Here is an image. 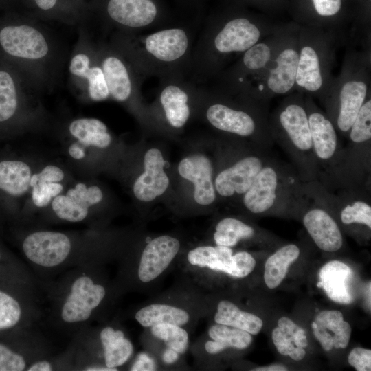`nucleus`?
<instances>
[{
	"instance_id": "32",
	"label": "nucleus",
	"mask_w": 371,
	"mask_h": 371,
	"mask_svg": "<svg viewBox=\"0 0 371 371\" xmlns=\"http://www.w3.org/2000/svg\"><path fill=\"white\" fill-rule=\"evenodd\" d=\"M208 334L212 341H207L205 348L210 354L221 352L227 348L245 349L252 341L251 335L248 332L220 324L212 326Z\"/></svg>"
},
{
	"instance_id": "36",
	"label": "nucleus",
	"mask_w": 371,
	"mask_h": 371,
	"mask_svg": "<svg viewBox=\"0 0 371 371\" xmlns=\"http://www.w3.org/2000/svg\"><path fill=\"white\" fill-rule=\"evenodd\" d=\"M346 0H295L297 10L304 19L315 23L333 21L341 17ZM315 23L313 24L315 25Z\"/></svg>"
},
{
	"instance_id": "4",
	"label": "nucleus",
	"mask_w": 371,
	"mask_h": 371,
	"mask_svg": "<svg viewBox=\"0 0 371 371\" xmlns=\"http://www.w3.org/2000/svg\"><path fill=\"white\" fill-rule=\"evenodd\" d=\"M238 5L216 16L207 27L191 58L196 76H214L232 55L243 54L265 36L260 19Z\"/></svg>"
},
{
	"instance_id": "20",
	"label": "nucleus",
	"mask_w": 371,
	"mask_h": 371,
	"mask_svg": "<svg viewBox=\"0 0 371 371\" xmlns=\"http://www.w3.org/2000/svg\"><path fill=\"white\" fill-rule=\"evenodd\" d=\"M188 260L192 265L207 267L237 278L247 276L256 266L249 253L240 251L233 255L230 247L221 245L197 247L188 252Z\"/></svg>"
},
{
	"instance_id": "14",
	"label": "nucleus",
	"mask_w": 371,
	"mask_h": 371,
	"mask_svg": "<svg viewBox=\"0 0 371 371\" xmlns=\"http://www.w3.org/2000/svg\"><path fill=\"white\" fill-rule=\"evenodd\" d=\"M313 151L319 167L318 181L327 189L336 188L344 147L326 113L312 97H305Z\"/></svg>"
},
{
	"instance_id": "8",
	"label": "nucleus",
	"mask_w": 371,
	"mask_h": 371,
	"mask_svg": "<svg viewBox=\"0 0 371 371\" xmlns=\"http://www.w3.org/2000/svg\"><path fill=\"white\" fill-rule=\"evenodd\" d=\"M302 183L292 164L273 157L243 195L242 203L252 214L295 212Z\"/></svg>"
},
{
	"instance_id": "12",
	"label": "nucleus",
	"mask_w": 371,
	"mask_h": 371,
	"mask_svg": "<svg viewBox=\"0 0 371 371\" xmlns=\"http://www.w3.org/2000/svg\"><path fill=\"white\" fill-rule=\"evenodd\" d=\"M346 138L348 142L347 146L344 147L335 190L371 188L370 93L359 111Z\"/></svg>"
},
{
	"instance_id": "50",
	"label": "nucleus",
	"mask_w": 371,
	"mask_h": 371,
	"mask_svg": "<svg viewBox=\"0 0 371 371\" xmlns=\"http://www.w3.org/2000/svg\"><path fill=\"white\" fill-rule=\"evenodd\" d=\"M36 5L43 11H49L55 8L58 0H34Z\"/></svg>"
},
{
	"instance_id": "9",
	"label": "nucleus",
	"mask_w": 371,
	"mask_h": 371,
	"mask_svg": "<svg viewBox=\"0 0 371 371\" xmlns=\"http://www.w3.org/2000/svg\"><path fill=\"white\" fill-rule=\"evenodd\" d=\"M370 57L356 56L344 63L322 101L337 133L347 137L370 91Z\"/></svg>"
},
{
	"instance_id": "37",
	"label": "nucleus",
	"mask_w": 371,
	"mask_h": 371,
	"mask_svg": "<svg viewBox=\"0 0 371 371\" xmlns=\"http://www.w3.org/2000/svg\"><path fill=\"white\" fill-rule=\"evenodd\" d=\"M255 234L250 225L236 218L227 217L216 224L214 240L217 245L231 247L242 240L253 238Z\"/></svg>"
},
{
	"instance_id": "22",
	"label": "nucleus",
	"mask_w": 371,
	"mask_h": 371,
	"mask_svg": "<svg viewBox=\"0 0 371 371\" xmlns=\"http://www.w3.org/2000/svg\"><path fill=\"white\" fill-rule=\"evenodd\" d=\"M44 317L38 294L20 300L0 290V331L36 326Z\"/></svg>"
},
{
	"instance_id": "3",
	"label": "nucleus",
	"mask_w": 371,
	"mask_h": 371,
	"mask_svg": "<svg viewBox=\"0 0 371 371\" xmlns=\"http://www.w3.org/2000/svg\"><path fill=\"white\" fill-rule=\"evenodd\" d=\"M110 43L141 76L182 77L191 63L190 36L184 28H164L146 35L117 31Z\"/></svg>"
},
{
	"instance_id": "46",
	"label": "nucleus",
	"mask_w": 371,
	"mask_h": 371,
	"mask_svg": "<svg viewBox=\"0 0 371 371\" xmlns=\"http://www.w3.org/2000/svg\"><path fill=\"white\" fill-rule=\"evenodd\" d=\"M278 325L285 332L293 337L296 346L301 348H305L308 346V339L305 330L295 324L291 319L286 317H282L279 319Z\"/></svg>"
},
{
	"instance_id": "52",
	"label": "nucleus",
	"mask_w": 371,
	"mask_h": 371,
	"mask_svg": "<svg viewBox=\"0 0 371 371\" xmlns=\"http://www.w3.org/2000/svg\"><path fill=\"white\" fill-rule=\"evenodd\" d=\"M288 369L281 364H272L267 366L258 367L252 369L253 371H285Z\"/></svg>"
},
{
	"instance_id": "6",
	"label": "nucleus",
	"mask_w": 371,
	"mask_h": 371,
	"mask_svg": "<svg viewBox=\"0 0 371 371\" xmlns=\"http://www.w3.org/2000/svg\"><path fill=\"white\" fill-rule=\"evenodd\" d=\"M21 250L39 282L95 260L87 243L59 231L30 232L22 240Z\"/></svg>"
},
{
	"instance_id": "29",
	"label": "nucleus",
	"mask_w": 371,
	"mask_h": 371,
	"mask_svg": "<svg viewBox=\"0 0 371 371\" xmlns=\"http://www.w3.org/2000/svg\"><path fill=\"white\" fill-rule=\"evenodd\" d=\"M353 276L352 269L339 260H331L325 264L319 273L317 286L322 288L328 297L340 304H350L353 297L349 284Z\"/></svg>"
},
{
	"instance_id": "38",
	"label": "nucleus",
	"mask_w": 371,
	"mask_h": 371,
	"mask_svg": "<svg viewBox=\"0 0 371 371\" xmlns=\"http://www.w3.org/2000/svg\"><path fill=\"white\" fill-rule=\"evenodd\" d=\"M52 355V352L38 350L16 351L0 343V371H27L34 361Z\"/></svg>"
},
{
	"instance_id": "42",
	"label": "nucleus",
	"mask_w": 371,
	"mask_h": 371,
	"mask_svg": "<svg viewBox=\"0 0 371 371\" xmlns=\"http://www.w3.org/2000/svg\"><path fill=\"white\" fill-rule=\"evenodd\" d=\"M65 194L89 209L98 204L103 199L102 191L98 186H87L83 183H78L69 188Z\"/></svg>"
},
{
	"instance_id": "15",
	"label": "nucleus",
	"mask_w": 371,
	"mask_h": 371,
	"mask_svg": "<svg viewBox=\"0 0 371 371\" xmlns=\"http://www.w3.org/2000/svg\"><path fill=\"white\" fill-rule=\"evenodd\" d=\"M41 92L19 70L0 58V136L21 126L30 103Z\"/></svg>"
},
{
	"instance_id": "53",
	"label": "nucleus",
	"mask_w": 371,
	"mask_h": 371,
	"mask_svg": "<svg viewBox=\"0 0 371 371\" xmlns=\"http://www.w3.org/2000/svg\"><path fill=\"white\" fill-rule=\"evenodd\" d=\"M359 1L363 8H364V6H366L368 10V8L370 9V0H359Z\"/></svg>"
},
{
	"instance_id": "54",
	"label": "nucleus",
	"mask_w": 371,
	"mask_h": 371,
	"mask_svg": "<svg viewBox=\"0 0 371 371\" xmlns=\"http://www.w3.org/2000/svg\"><path fill=\"white\" fill-rule=\"evenodd\" d=\"M1 256H2V253H1V249H0V260H1Z\"/></svg>"
},
{
	"instance_id": "47",
	"label": "nucleus",
	"mask_w": 371,
	"mask_h": 371,
	"mask_svg": "<svg viewBox=\"0 0 371 371\" xmlns=\"http://www.w3.org/2000/svg\"><path fill=\"white\" fill-rule=\"evenodd\" d=\"M281 2L282 0H236L237 4L254 5L263 10L273 8Z\"/></svg>"
},
{
	"instance_id": "41",
	"label": "nucleus",
	"mask_w": 371,
	"mask_h": 371,
	"mask_svg": "<svg viewBox=\"0 0 371 371\" xmlns=\"http://www.w3.org/2000/svg\"><path fill=\"white\" fill-rule=\"evenodd\" d=\"M272 340L279 353L295 361L302 359L306 355L304 348L296 346L293 337L279 326L273 330Z\"/></svg>"
},
{
	"instance_id": "39",
	"label": "nucleus",
	"mask_w": 371,
	"mask_h": 371,
	"mask_svg": "<svg viewBox=\"0 0 371 371\" xmlns=\"http://www.w3.org/2000/svg\"><path fill=\"white\" fill-rule=\"evenodd\" d=\"M51 206L55 216L60 220L77 223L85 221L89 214V209L67 194L54 197Z\"/></svg>"
},
{
	"instance_id": "23",
	"label": "nucleus",
	"mask_w": 371,
	"mask_h": 371,
	"mask_svg": "<svg viewBox=\"0 0 371 371\" xmlns=\"http://www.w3.org/2000/svg\"><path fill=\"white\" fill-rule=\"evenodd\" d=\"M180 249L177 238L163 235L150 241L144 249L138 266L137 276L144 283L154 280L170 265Z\"/></svg>"
},
{
	"instance_id": "10",
	"label": "nucleus",
	"mask_w": 371,
	"mask_h": 371,
	"mask_svg": "<svg viewBox=\"0 0 371 371\" xmlns=\"http://www.w3.org/2000/svg\"><path fill=\"white\" fill-rule=\"evenodd\" d=\"M295 89L321 100L330 87L333 58L330 35L319 27L300 29Z\"/></svg>"
},
{
	"instance_id": "16",
	"label": "nucleus",
	"mask_w": 371,
	"mask_h": 371,
	"mask_svg": "<svg viewBox=\"0 0 371 371\" xmlns=\"http://www.w3.org/2000/svg\"><path fill=\"white\" fill-rule=\"evenodd\" d=\"M295 213H301L304 227L320 249L335 252L342 247L340 227L311 181L303 182Z\"/></svg>"
},
{
	"instance_id": "30",
	"label": "nucleus",
	"mask_w": 371,
	"mask_h": 371,
	"mask_svg": "<svg viewBox=\"0 0 371 371\" xmlns=\"http://www.w3.org/2000/svg\"><path fill=\"white\" fill-rule=\"evenodd\" d=\"M98 339L102 350L104 365L115 371H117V368L126 363L133 355V346L120 329L104 326L98 333Z\"/></svg>"
},
{
	"instance_id": "31",
	"label": "nucleus",
	"mask_w": 371,
	"mask_h": 371,
	"mask_svg": "<svg viewBox=\"0 0 371 371\" xmlns=\"http://www.w3.org/2000/svg\"><path fill=\"white\" fill-rule=\"evenodd\" d=\"M68 131L71 136L84 146L105 148L111 144L112 139L106 125L96 118L74 119L69 124Z\"/></svg>"
},
{
	"instance_id": "45",
	"label": "nucleus",
	"mask_w": 371,
	"mask_h": 371,
	"mask_svg": "<svg viewBox=\"0 0 371 371\" xmlns=\"http://www.w3.org/2000/svg\"><path fill=\"white\" fill-rule=\"evenodd\" d=\"M348 363L357 371L371 370V350L361 347L353 348L348 357Z\"/></svg>"
},
{
	"instance_id": "18",
	"label": "nucleus",
	"mask_w": 371,
	"mask_h": 371,
	"mask_svg": "<svg viewBox=\"0 0 371 371\" xmlns=\"http://www.w3.org/2000/svg\"><path fill=\"white\" fill-rule=\"evenodd\" d=\"M98 52L110 97L120 102L130 101L137 93L140 76L110 43H98Z\"/></svg>"
},
{
	"instance_id": "19",
	"label": "nucleus",
	"mask_w": 371,
	"mask_h": 371,
	"mask_svg": "<svg viewBox=\"0 0 371 371\" xmlns=\"http://www.w3.org/2000/svg\"><path fill=\"white\" fill-rule=\"evenodd\" d=\"M106 12L117 31L128 33L154 25L164 18L158 0H108Z\"/></svg>"
},
{
	"instance_id": "40",
	"label": "nucleus",
	"mask_w": 371,
	"mask_h": 371,
	"mask_svg": "<svg viewBox=\"0 0 371 371\" xmlns=\"http://www.w3.org/2000/svg\"><path fill=\"white\" fill-rule=\"evenodd\" d=\"M151 333L164 341L167 346L179 354L184 353L188 346V334L181 326L160 324L151 326Z\"/></svg>"
},
{
	"instance_id": "51",
	"label": "nucleus",
	"mask_w": 371,
	"mask_h": 371,
	"mask_svg": "<svg viewBox=\"0 0 371 371\" xmlns=\"http://www.w3.org/2000/svg\"><path fill=\"white\" fill-rule=\"evenodd\" d=\"M179 359V353L172 348H167L162 355V360L166 363H173Z\"/></svg>"
},
{
	"instance_id": "43",
	"label": "nucleus",
	"mask_w": 371,
	"mask_h": 371,
	"mask_svg": "<svg viewBox=\"0 0 371 371\" xmlns=\"http://www.w3.org/2000/svg\"><path fill=\"white\" fill-rule=\"evenodd\" d=\"M31 190V198L37 207H45L52 199L61 194L63 186L60 182L37 183Z\"/></svg>"
},
{
	"instance_id": "17",
	"label": "nucleus",
	"mask_w": 371,
	"mask_h": 371,
	"mask_svg": "<svg viewBox=\"0 0 371 371\" xmlns=\"http://www.w3.org/2000/svg\"><path fill=\"white\" fill-rule=\"evenodd\" d=\"M273 157L269 150L253 146L217 173L214 180L216 193L225 198L242 197L259 172Z\"/></svg>"
},
{
	"instance_id": "35",
	"label": "nucleus",
	"mask_w": 371,
	"mask_h": 371,
	"mask_svg": "<svg viewBox=\"0 0 371 371\" xmlns=\"http://www.w3.org/2000/svg\"><path fill=\"white\" fill-rule=\"evenodd\" d=\"M300 249L294 244L279 248L270 256L265 265L264 280L269 289L278 286L286 276L289 267L300 256Z\"/></svg>"
},
{
	"instance_id": "25",
	"label": "nucleus",
	"mask_w": 371,
	"mask_h": 371,
	"mask_svg": "<svg viewBox=\"0 0 371 371\" xmlns=\"http://www.w3.org/2000/svg\"><path fill=\"white\" fill-rule=\"evenodd\" d=\"M282 29L270 38L260 41L242 54L241 58L224 74L223 85L265 70L271 62Z\"/></svg>"
},
{
	"instance_id": "28",
	"label": "nucleus",
	"mask_w": 371,
	"mask_h": 371,
	"mask_svg": "<svg viewBox=\"0 0 371 371\" xmlns=\"http://www.w3.org/2000/svg\"><path fill=\"white\" fill-rule=\"evenodd\" d=\"M313 333L322 348L330 351L333 348H345L348 345L351 326L344 321L342 313L336 310L319 312L312 322Z\"/></svg>"
},
{
	"instance_id": "48",
	"label": "nucleus",
	"mask_w": 371,
	"mask_h": 371,
	"mask_svg": "<svg viewBox=\"0 0 371 371\" xmlns=\"http://www.w3.org/2000/svg\"><path fill=\"white\" fill-rule=\"evenodd\" d=\"M153 360L144 354H141L131 368V370H153Z\"/></svg>"
},
{
	"instance_id": "7",
	"label": "nucleus",
	"mask_w": 371,
	"mask_h": 371,
	"mask_svg": "<svg viewBox=\"0 0 371 371\" xmlns=\"http://www.w3.org/2000/svg\"><path fill=\"white\" fill-rule=\"evenodd\" d=\"M300 29H282L269 66L239 80L234 86V92L267 106L271 98L292 93L295 89Z\"/></svg>"
},
{
	"instance_id": "27",
	"label": "nucleus",
	"mask_w": 371,
	"mask_h": 371,
	"mask_svg": "<svg viewBox=\"0 0 371 371\" xmlns=\"http://www.w3.org/2000/svg\"><path fill=\"white\" fill-rule=\"evenodd\" d=\"M159 101L168 123L175 128L183 127L190 116L189 94L182 77L164 78Z\"/></svg>"
},
{
	"instance_id": "2",
	"label": "nucleus",
	"mask_w": 371,
	"mask_h": 371,
	"mask_svg": "<svg viewBox=\"0 0 371 371\" xmlns=\"http://www.w3.org/2000/svg\"><path fill=\"white\" fill-rule=\"evenodd\" d=\"M69 54L52 30L25 22L0 25V58L19 70L41 91L58 85Z\"/></svg>"
},
{
	"instance_id": "1",
	"label": "nucleus",
	"mask_w": 371,
	"mask_h": 371,
	"mask_svg": "<svg viewBox=\"0 0 371 371\" xmlns=\"http://www.w3.org/2000/svg\"><path fill=\"white\" fill-rule=\"evenodd\" d=\"M95 265V260L85 262L52 280L40 282L48 302L43 319L72 339L90 327L107 296Z\"/></svg>"
},
{
	"instance_id": "24",
	"label": "nucleus",
	"mask_w": 371,
	"mask_h": 371,
	"mask_svg": "<svg viewBox=\"0 0 371 371\" xmlns=\"http://www.w3.org/2000/svg\"><path fill=\"white\" fill-rule=\"evenodd\" d=\"M178 172L183 178L193 183L194 199L198 204L209 205L215 201L214 169L207 156L195 154L183 158L179 164Z\"/></svg>"
},
{
	"instance_id": "49",
	"label": "nucleus",
	"mask_w": 371,
	"mask_h": 371,
	"mask_svg": "<svg viewBox=\"0 0 371 371\" xmlns=\"http://www.w3.org/2000/svg\"><path fill=\"white\" fill-rule=\"evenodd\" d=\"M82 145L78 143H74L69 147V155L76 159H81L85 156V151Z\"/></svg>"
},
{
	"instance_id": "33",
	"label": "nucleus",
	"mask_w": 371,
	"mask_h": 371,
	"mask_svg": "<svg viewBox=\"0 0 371 371\" xmlns=\"http://www.w3.org/2000/svg\"><path fill=\"white\" fill-rule=\"evenodd\" d=\"M214 321L216 324L245 330L251 335L258 334L263 325L260 317L240 310L234 303L227 300L218 302Z\"/></svg>"
},
{
	"instance_id": "11",
	"label": "nucleus",
	"mask_w": 371,
	"mask_h": 371,
	"mask_svg": "<svg viewBox=\"0 0 371 371\" xmlns=\"http://www.w3.org/2000/svg\"><path fill=\"white\" fill-rule=\"evenodd\" d=\"M205 117L216 129L243 138L270 150L274 145L268 124L267 106L249 100L245 106L217 101L207 107Z\"/></svg>"
},
{
	"instance_id": "21",
	"label": "nucleus",
	"mask_w": 371,
	"mask_h": 371,
	"mask_svg": "<svg viewBox=\"0 0 371 371\" xmlns=\"http://www.w3.org/2000/svg\"><path fill=\"white\" fill-rule=\"evenodd\" d=\"M32 172L25 161L0 156V207L12 210L16 201L30 190Z\"/></svg>"
},
{
	"instance_id": "34",
	"label": "nucleus",
	"mask_w": 371,
	"mask_h": 371,
	"mask_svg": "<svg viewBox=\"0 0 371 371\" xmlns=\"http://www.w3.org/2000/svg\"><path fill=\"white\" fill-rule=\"evenodd\" d=\"M135 319L144 327L160 324H186L190 315L185 310L164 304H152L137 311Z\"/></svg>"
},
{
	"instance_id": "13",
	"label": "nucleus",
	"mask_w": 371,
	"mask_h": 371,
	"mask_svg": "<svg viewBox=\"0 0 371 371\" xmlns=\"http://www.w3.org/2000/svg\"><path fill=\"white\" fill-rule=\"evenodd\" d=\"M78 30V40L67 63L71 85L80 95L91 101L105 100L110 95L99 60L98 43L88 30Z\"/></svg>"
},
{
	"instance_id": "44",
	"label": "nucleus",
	"mask_w": 371,
	"mask_h": 371,
	"mask_svg": "<svg viewBox=\"0 0 371 371\" xmlns=\"http://www.w3.org/2000/svg\"><path fill=\"white\" fill-rule=\"evenodd\" d=\"M65 177L63 170L56 165H47L39 172L32 174L30 187L37 183L60 182Z\"/></svg>"
},
{
	"instance_id": "5",
	"label": "nucleus",
	"mask_w": 371,
	"mask_h": 371,
	"mask_svg": "<svg viewBox=\"0 0 371 371\" xmlns=\"http://www.w3.org/2000/svg\"><path fill=\"white\" fill-rule=\"evenodd\" d=\"M269 132L291 160L303 182L318 180L319 167L313 151L305 97L289 95L268 117Z\"/></svg>"
},
{
	"instance_id": "26",
	"label": "nucleus",
	"mask_w": 371,
	"mask_h": 371,
	"mask_svg": "<svg viewBox=\"0 0 371 371\" xmlns=\"http://www.w3.org/2000/svg\"><path fill=\"white\" fill-rule=\"evenodd\" d=\"M161 152L155 148L146 151L144 157V171L133 185L135 196L140 201L150 202L163 194L169 185V179L164 170Z\"/></svg>"
}]
</instances>
